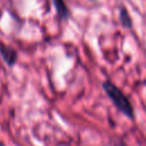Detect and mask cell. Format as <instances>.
Instances as JSON below:
<instances>
[{
    "label": "cell",
    "instance_id": "obj_1",
    "mask_svg": "<svg viewBox=\"0 0 146 146\" xmlns=\"http://www.w3.org/2000/svg\"><path fill=\"white\" fill-rule=\"evenodd\" d=\"M103 87H104V90L106 91L107 96L112 99V102L116 105V107L124 115H127L129 117H132L133 116V110H132V106H131L129 99L125 97V95L120 89H117L115 84H113L110 81L104 82Z\"/></svg>",
    "mask_w": 146,
    "mask_h": 146
},
{
    "label": "cell",
    "instance_id": "obj_2",
    "mask_svg": "<svg viewBox=\"0 0 146 146\" xmlns=\"http://www.w3.org/2000/svg\"><path fill=\"white\" fill-rule=\"evenodd\" d=\"M0 54L3 58V60L9 65H14L16 63V59H17V52L15 49L3 44V43H0Z\"/></svg>",
    "mask_w": 146,
    "mask_h": 146
},
{
    "label": "cell",
    "instance_id": "obj_3",
    "mask_svg": "<svg viewBox=\"0 0 146 146\" xmlns=\"http://www.w3.org/2000/svg\"><path fill=\"white\" fill-rule=\"evenodd\" d=\"M54 6H55V9L60 18H65L68 16V9H67L64 0H54Z\"/></svg>",
    "mask_w": 146,
    "mask_h": 146
},
{
    "label": "cell",
    "instance_id": "obj_4",
    "mask_svg": "<svg viewBox=\"0 0 146 146\" xmlns=\"http://www.w3.org/2000/svg\"><path fill=\"white\" fill-rule=\"evenodd\" d=\"M120 19H121V23L125 26V27H131V19H130V16L129 14L127 13V10L124 8H121L120 10Z\"/></svg>",
    "mask_w": 146,
    "mask_h": 146
},
{
    "label": "cell",
    "instance_id": "obj_5",
    "mask_svg": "<svg viewBox=\"0 0 146 146\" xmlns=\"http://www.w3.org/2000/svg\"><path fill=\"white\" fill-rule=\"evenodd\" d=\"M119 146H121V145H119Z\"/></svg>",
    "mask_w": 146,
    "mask_h": 146
}]
</instances>
